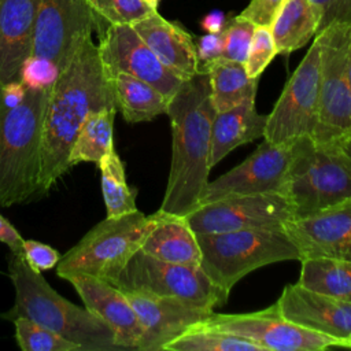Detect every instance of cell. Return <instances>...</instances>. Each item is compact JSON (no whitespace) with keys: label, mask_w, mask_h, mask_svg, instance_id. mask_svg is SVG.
Returning <instances> with one entry per match:
<instances>
[{"label":"cell","mask_w":351,"mask_h":351,"mask_svg":"<svg viewBox=\"0 0 351 351\" xmlns=\"http://www.w3.org/2000/svg\"><path fill=\"white\" fill-rule=\"evenodd\" d=\"M101 108H117L115 95L99 48L89 37L49 95L43 125L40 193L49 191L70 169L69 154L80 126L90 111Z\"/></svg>","instance_id":"6da1fadb"},{"label":"cell","mask_w":351,"mask_h":351,"mask_svg":"<svg viewBox=\"0 0 351 351\" xmlns=\"http://www.w3.org/2000/svg\"><path fill=\"white\" fill-rule=\"evenodd\" d=\"M171 163L159 213L185 217L199 206L210 176L211 125L215 108L207 71L185 80L169 100Z\"/></svg>","instance_id":"7a4b0ae2"},{"label":"cell","mask_w":351,"mask_h":351,"mask_svg":"<svg viewBox=\"0 0 351 351\" xmlns=\"http://www.w3.org/2000/svg\"><path fill=\"white\" fill-rule=\"evenodd\" d=\"M51 89L0 84V207L40 193L43 125Z\"/></svg>","instance_id":"3957f363"},{"label":"cell","mask_w":351,"mask_h":351,"mask_svg":"<svg viewBox=\"0 0 351 351\" xmlns=\"http://www.w3.org/2000/svg\"><path fill=\"white\" fill-rule=\"evenodd\" d=\"M8 277L15 289V302L0 318H30L81 346L82 351H122L114 330L103 319L60 296L40 271L29 266L25 255L11 252Z\"/></svg>","instance_id":"277c9868"},{"label":"cell","mask_w":351,"mask_h":351,"mask_svg":"<svg viewBox=\"0 0 351 351\" xmlns=\"http://www.w3.org/2000/svg\"><path fill=\"white\" fill-rule=\"evenodd\" d=\"M282 195L293 218L351 200V156L344 148L319 145L308 136L296 140Z\"/></svg>","instance_id":"5b68a950"},{"label":"cell","mask_w":351,"mask_h":351,"mask_svg":"<svg viewBox=\"0 0 351 351\" xmlns=\"http://www.w3.org/2000/svg\"><path fill=\"white\" fill-rule=\"evenodd\" d=\"M200 266L226 295L251 271L282 261H300L299 251L284 230H232L196 233Z\"/></svg>","instance_id":"8992f818"},{"label":"cell","mask_w":351,"mask_h":351,"mask_svg":"<svg viewBox=\"0 0 351 351\" xmlns=\"http://www.w3.org/2000/svg\"><path fill=\"white\" fill-rule=\"evenodd\" d=\"M154 225L155 215L147 217L138 210L106 217L60 258L56 274L60 278L85 274L112 284L141 248Z\"/></svg>","instance_id":"52a82bcc"},{"label":"cell","mask_w":351,"mask_h":351,"mask_svg":"<svg viewBox=\"0 0 351 351\" xmlns=\"http://www.w3.org/2000/svg\"><path fill=\"white\" fill-rule=\"evenodd\" d=\"M319 40V106L314 143L344 148L351 138V88L348 48L351 23L335 21L317 34Z\"/></svg>","instance_id":"ba28073f"},{"label":"cell","mask_w":351,"mask_h":351,"mask_svg":"<svg viewBox=\"0 0 351 351\" xmlns=\"http://www.w3.org/2000/svg\"><path fill=\"white\" fill-rule=\"evenodd\" d=\"M123 292L176 298L204 310L223 304L228 296L200 265H178L156 259L138 250L112 282Z\"/></svg>","instance_id":"9c48e42d"},{"label":"cell","mask_w":351,"mask_h":351,"mask_svg":"<svg viewBox=\"0 0 351 351\" xmlns=\"http://www.w3.org/2000/svg\"><path fill=\"white\" fill-rule=\"evenodd\" d=\"M319 66V40L315 36L267 114L265 140L273 144H293L302 137H311L318 118Z\"/></svg>","instance_id":"30bf717a"},{"label":"cell","mask_w":351,"mask_h":351,"mask_svg":"<svg viewBox=\"0 0 351 351\" xmlns=\"http://www.w3.org/2000/svg\"><path fill=\"white\" fill-rule=\"evenodd\" d=\"M99 19L86 0H36L32 55L52 60L63 71Z\"/></svg>","instance_id":"8fae6325"},{"label":"cell","mask_w":351,"mask_h":351,"mask_svg":"<svg viewBox=\"0 0 351 351\" xmlns=\"http://www.w3.org/2000/svg\"><path fill=\"white\" fill-rule=\"evenodd\" d=\"M184 218L195 233L282 230L293 218V208L282 193L239 195L199 204Z\"/></svg>","instance_id":"7c38bea8"},{"label":"cell","mask_w":351,"mask_h":351,"mask_svg":"<svg viewBox=\"0 0 351 351\" xmlns=\"http://www.w3.org/2000/svg\"><path fill=\"white\" fill-rule=\"evenodd\" d=\"M203 322L250 339L263 351H321L340 347L337 340L287 319L277 303L254 313L217 314L213 311Z\"/></svg>","instance_id":"4fadbf2b"},{"label":"cell","mask_w":351,"mask_h":351,"mask_svg":"<svg viewBox=\"0 0 351 351\" xmlns=\"http://www.w3.org/2000/svg\"><path fill=\"white\" fill-rule=\"evenodd\" d=\"M291 156L292 144H273L265 140L244 162L208 181L199 204L228 196L282 193Z\"/></svg>","instance_id":"5bb4252c"},{"label":"cell","mask_w":351,"mask_h":351,"mask_svg":"<svg viewBox=\"0 0 351 351\" xmlns=\"http://www.w3.org/2000/svg\"><path fill=\"white\" fill-rule=\"evenodd\" d=\"M97 48L108 74L125 73L143 80L167 100L184 82L159 60L132 25H107L100 33Z\"/></svg>","instance_id":"9a60e30c"},{"label":"cell","mask_w":351,"mask_h":351,"mask_svg":"<svg viewBox=\"0 0 351 351\" xmlns=\"http://www.w3.org/2000/svg\"><path fill=\"white\" fill-rule=\"evenodd\" d=\"M282 230L296 245L300 259L351 261V200L285 222Z\"/></svg>","instance_id":"2e32d148"},{"label":"cell","mask_w":351,"mask_h":351,"mask_svg":"<svg viewBox=\"0 0 351 351\" xmlns=\"http://www.w3.org/2000/svg\"><path fill=\"white\" fill-rule=\"evenodd\" d=\"M125 295L143 328L137 351H163L166 344L214 311L195 307L176 298L143 292H125Z\"/></svg>","instance_id":"e0dca14e"},{"label":"cell","mask_w":351,"mask_h":351,"mask_svg":"<svg viewBox=\"0 0 351 351\" xmlns=\"http://www.w3.org/2000/svg\"><path fill=\"white\" fill-rule=\"evenodd\" d=\"M276 303L287 319L329 336L347 348L351 339L350 302L308 291L296 282L287 285Z\"/></svg>","instance_id":"ac0fdd59"},{"label":"cell","mask_w":351,"mask_h":351,"mask_svg":"<svg viewBox=\"0 0 351 351\" xmlns=\"http://www.w3.org/2000/svg\"><path fill=\"white\" fill-rule=\"evenodd\" d=\"M64 280L74 287L85 308L103 319L114 330L115 341L122 351H137L143 328L125 292L108 281L85 274L66 276Z\"/></svg>","instance_id":"d6986e66"},{"label":"cell","mask_w":351,"mask_h":351,"mask_svg":"<svg viewBox=\"0 0 351 351\" xmlns=\"http://www.w3.org/2000/svg\"><path fill=\"white\" fill-rule=\"evenodd\" d=\"M132 27L177 77L185 81L199 73L196 43L182 26L165 19L156 10L132 23Z\"/></svg>","instance_id":"ffe728a7"},{"label":"cell","mask_w":351,"mask_h":351,"mask_svg":"<svg viewBox=\"0 0 351 351\" xmlns=\"http://www.w3.org/2000/svg\"><path fill=\"white\" fill-rule=\"evenodd\" d=\"M36 0H0V84L18 81L32 53Z\"/></svg>","instance_id":"44dd1931"},{"label":"cell","mask_w":351,"mask_h":351,"mask_svg":"<svg viewBox=\"0 0 351 351\" xmlns=\"http://www.w3.org/2000/svg\"><path fill=\"white\" fill-rule=\"evenodd\" d=\"M266 121L267 115L255 110V99L225 111H215L211 125L210 167L218 165L234 148L263 137Z\"/></svg>","instance_id":"7402d4cb"},{"label":"cell","mask_w":351,"mask_h":351,"mask_svg":"<svg viewBox=\"0 0 351 351\" xmlns=\"http://www.w3.org/2000/svg\"><path fill=\"white\" fill-rule=\"evenodd\" d=\"M155 225L147 234L141 251L169 263L200 265L202 251L196 233L184 217L156 211Z\"/></svg>","instance_id":"603a6c76"},{"label":"cell","mask_w":351,"mask_h":351,"mask_svg":"<svg viewBox=\"0 0 351 351\" xmlns=\"http://www.w3.org/2000/svg\"><path fill=\"white\" fill-rule=\"evenodd\" d=\"M319 26L321 14L310 0H285L269 27L277 52L288 55L315 37Z\"/></svg>","instance_id":"cb8c5ba5"},{"label":"cell","mask_w":351,"mask_h":351,"mask_svg":"<svg viewBox=\"0 0 351 351\" xmlns=\"http://www.w3.org/2000/svg\"><path fill=\"white\" fill-rule=\"evenodd\" d=\"M108 75L114 88L117 110L121 111L126 122H147L166 114L169 100L151 84L125 73Z\"/></svg>","instance_id":"d4e9b609"},{"label":"cell","mask_w":351,"mask_h":351,"mask_svg":"<svg viewBox=\"0 0 351 351\" xmlns=\"http://www.w3.org/2000/svg\"><path fill=\"white\" fill-rule=\"evenodd\" d=\"M199 71L208 73L215 111H225L256 97L259 78H251L245 71L244 63L218 58Z\"/></svg>","instance_id":"484cf974"},{"label":"cell","mask_w":351,"mask_h":351,"mask_svg":"<svg viewBox=\"0 0 351 351\" xmlns=\"http://www.w3.org/2000/svg\"><path fill=\"white\" fill-rule=\"evenodd\" d=\"M300 263L298 282L303 288L351 303V261L304 258Z\"/></svg>","instance_id":"4316f807"},{"label":"cell","mask_w":351,"mask_h":351,"mask_svg":"<svg viewBox=\"0 0 351 351\" xmlns=\"http://www.w3.org/2000/svg\"><path fill=\"white\" fill-rule=\"evenodd\" d=\"M117 108H101L90 111L80 126L77 137L70 148L69 166L81 162L97 163L114 148V119Z\"/></svg>","instance_id":"83f0119b"},{"label":"cell","mask_w":351,"mask_h":351,"mask_svg":"<svg viewBox=\"0 0 351 351\" xmlns=\"http://www.w3.org/2000/svg\"><path fill=\"white\" fill-rule=\"evenodd\" d=\"M163 351H263V348L250 339L202 321L166 344Z\"/></svg>","instance_id":"f1b7e54d"},{"label":"cell","mask_w":351,"mask_h":351,"mask_svg":"<svg viewBox=\"0 0 351 351\" xmlns=\"http://www.w3.org/2000/svg\"><path fill=\"white\" fill-rule=\"evenodd\" d=\"M97 165L101 174V192L107 217H119L136 211L137 191L128 185L125 166L115 148L106 154Z\"/></svg>","instance_id":"f546056e"},{"label":"cell","mask_w":351,"mask_h":351,"mask_svg":"<svg viewBox=\"0 0 351 351\" xmlns=\"http://www.w3.org/2000/svg\"><path fill=\"white\" fill-rule=\"evenodd\" d=\"M15 326L16 344L23 351H82L81 346L26 317L11 321Z\"/></svg>","instance_id":"4dcf8cb0"},{"label":"cell","mask_w":351,"mask_h":351,"mask_svg":"<svg viewBox=\"0 0 351 351\" xmlns=\"http://www.w3.org/2000/svg\"><path fill=\"white\" fill-rule=\"evenodd\" d=\"M95 14L107 25H132L152 10L144 0H86Z\"/></svg>","instance_id":"1f68e13d"},{"label":"cell","mask_w":351,"mask_h":351,"mask_svg":"<svg viewBox=\"0 0 351 351\" xmlns=\"http://www.w3.org/2000/svg\"><path fill=\"white\" fill-rule=\"evenodd\" d=\"M255 27L256 26L251 21L241 15H237L226 22V26L222 30L223 49L221 58L244 63Z\"/></svg>","instance_id":"d6a6232c"},{"label":"cell","mask_w":351,"mask_h":351,"mask_svg":"<svg viewBox=\"0 0 351 351\" xmlns=\"http://www.w3.org/2000/svg\"><path fill=\"white\" fill-rule=\"evenodd\" d=\"M277 53L278 52L270 27L256 26L252 34L247 59L244 62L247 74L251 78H259Z\"/></svg>","instance_id":"836d02e7"},{"label":"cell","mask_w":351,"mask_h":351,"mask_svg":"<svg viewBox=\"0 0 351 351\" xmlns=\"http://www.w3.org/2000/svg\"><path fill=\"white\" fill-rule=\"evenodd\" d=\"M60 73V69L52 60L30 53L21 66L18 81L29 89H51Z\"/></svg>","instance_id":"e575fe53"},{"label":"cell","mask_w":351,"mask_h":351,"mask_svg":"<svg viewBox=\"0 0 351 351\" xmlns=\"http://www.w3.org/2000/svg\"><path fill=\"white\" fill-rule=\"evenodd\" d=\"M23 255L29 266L40 273L56 267L62 258L58 250L37 240H23Z\"/></svg>","instance_id":"d590c367"},{"label":"cell","mask_w":351,"mask_h":351,"mask_svg":"<svg viewBox=\"0 0 351 351\" xmlns=\"http://www.w3.org/2000/svg\"><path fill=\"white\" fill-rule=\"evenodd\" d=\"M284 1L285 0H251L240 15L251 21L255 26H270Z\"/></svg>","instance_id":"8d00e7d4"},{"label":"cell","mask_w":351,"mask_h":351,"mask_svg":"<svg viewBox=\"0 0 351 351\" xmlns=\"http://www.w3.org/2000/svg\"><path fill=\"white\" fill-rule=\"evenodd\" d=\"M310 1L318 8L321 14L319 30L335 21L351 23V0H310Z\"/></svg>","instance_id":"74e56055"},{"label":"cell","mask_w":351,"mask_h":351,"mask_svg":"<svg viewBox=\"0 0 351 351\" xmlns=\"http://www.w3.org/2000/svg\"><path fill=\"white\" fill-rule=\"evenodd\" d=\"M223 49V34L219 33H207L199 37L196 43V53L199 59V70L213 60L222 56Z\"/></svg>","instance_id":"f35d334b"},{"label":"cell","mask_w":351,"mask_h":351,"mask_svg":"<svg viewBox=\"0 0 351 351\" xmlns=\"http://www.w3.org/2000/svg\"><path fill=\"white\" fill-rule=\"evenodd\" d=\"M23 240L19 232L0 214V243L8 245L12 254L23 255Z\"/></svg>","instance_id":"ab89813d"},{"label":"cell","mask_w":351,"mask_h":351,"mask_svg":"<svg viewBox=\"0 0 351 351\" xmlns=\"http://www.w3.org/2000/svg\"><path fill=\"white\" fill-rule=\"evenodd\" d=\"M200 26L207 33H219L226 26V16L222 11L213 10L203 16V19L200 21Z\"/></svg>","instance_id":"60d3db41"},{"label":"cell","mask_w":351,"mask_h":351,"mask_svg":"<svg viewBox=\"0 0 351 351\" xmlns=\"http://www.w3.org/2000/svg\"><path fill=\"white\" fill-rule=\"evenodd\" d=\"M348 82L351 88V38H350V48H348Z\"/></svg>","instance_id":"b9f144b4"},{"label":"cell","mask_w":351,"mask_h":351,"mask_svg":"<svg viewBox=\"0 0 351 351\" xmlns=\"http://www.w3.org/2000/svg\"><path fill=\"white\" fill-rule=\"evenodd\" d=\"M344 151L347 152V155H348V156H351V138L346 143V145H344Z\"/></svg>","instance_id":"7bdbcfd3"},{"label":"cell","mask_w":351,"mask_h":351,"mask_svg":"<svg viewBox=\"0 0 351 351\" xmlns=\"http://www.w3.org/2000/svg\"><path fill=\"white\" fill-rule=\"evenodd\" d=\"M347 348H351V339H350V341L347 343Z\"/></svg>","instance_id":"ee69618b"}]
</instances>
